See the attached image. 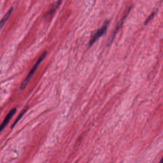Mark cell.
I'll return each instance as SVG.
<instances>
[{
	"label": "cell",
	"mask_w": 163,
	"mask_h": 163,
	"mask_svg": "<svg viewBox=\"0 0 163 163\" xmlns=\"http://www.w3.org/2000/svg\"><path fill=\"white\" fill-rule=\"evenodd\" d=\"M46 55H47V52H45L40 56V57L38 58V61L36 62V63L34 65L31 70L29 72V73L27 74L26 77L24 79L22 84H21V86H20V89L23 90V89H24V88L26 86L27 84L29 83V81H30V79L33 76L34 74V72L37 70L38 67L39 65L40 64L42 61L44 60L45 56H46Z\"/></svg>",
	"instance_id": "cell-1"
},
{
	"label": "cell",
	"mask_w": 163,
	"mask_h": 163,
	"mask_svg": "<svg viewBox=\"0 0 163 163\" xmlns=\"http://www.w3.org/2000/svg\"><path fill=\"white\" fill-rule=\"evenodd\" d=\"M108 25H109V23L106 22L102 28H100L98 31H97V32L94 34L93 36L92 37V39H90V41H89V47L91 46L99 38L102 36L106 33L107 28H108Z\"/></svg>",
	"instance_id": "cell-2"
},
{
	"label": "cell",
	"mask_w": 163,
	"mask_h": 163,
	"mask_svg": "<svg viewBox=\"0 0 163 163\" xmlns=\"http://www.w3.org/2000/svg\"><path fill=\"white\" fill-rule=\"evenodd\" d=\"M16 111V108L12 109L9 112L8 114L6 116L3 122H2L1 125H0V133L3 130V129L7 126L8 124L9 123L10 121L11 118L13 117L14 115H15Z\"/></svg>",
	"instance_id": "cell-3"
},
{
	"label": "cell",
	"mask_w": 163,
	"mask_h": 163,
	"mask_svg": "<svg viewBox=\"0 0 163 163\" xmlns=\"http://www.w3.org/2000/svg\"><path fill=\"white\" fill-rule=\"evenodd\" d=\"M13 9H13V7L11 8L7 12V14H5V15L2 19V20L0 21V30H1L2 28L3 27L4 24H5V23L7 22V21L8 20V19L9 18L11 13L13 12Z\"/></svg>",
	"instance_id": "cell-4"
},
{
	"label": "cell",
	"mask_w": 163,
	"mask_h": 163,
	"mask_svg": "<svg viewBox=\"0 0 163 163\" xmlns=\"http://www.w3.org/2000/svg\"><path fill=\"white\" fill-rule=\"evenodd\" d=\"M26 110H25L23 111L22 112H21V114H20V115H19V116L16 119V121H15V122H14V124H13V126H11V128H13V127H14V126H16V124L17 123V122H18V121H19V120H20V119L22 117H23V115H24V114L25 113V112H26Z\"/></svg>",
	"instance_id": "cell-5"
},
{
	"label": "cell",
	"mask_w": 163,
	"mask_h": 163,
	"mask_svg": "<svg viewBox=\"0 0 163 163\" xmlns=\"http://www.w3.org/2000/svg\"><path fill=\"white\" fill-rule=\"evenodd\" d=\"M156 11H154V12H153V13L149 16V17L147 19V20H146V22H145V24H147V23H148V22H149V21H150L153 17H154V16L156 15Z\"/></svg>",
	"instance_id": "cell-6"
},
{
	"label": "cell",
	"mask_w": 163,
	"mask_h": 163,
	"mask_svg": "<svg viewBox=\"0 0 163 163\" xmlns=\"http://www.w3.org/2000/svg\"><path fill=\"white\" fill-rule=\"evenodd\" d=\"M62 1V0H59V1H58V2H57V6H56L54 8V9H52V10H51V11H49V15H50V14H53V12H54V11L56 10V9L57 8V7H58V6H59V4H60V3H61V2Z\"/></svg>",
	"instance_id": "cell-7"
},
{
	"label": "cell",
	"mask_w": 163,
	"mask_h": 163,
	"mask_svg": "<svg viewBox=\"0 0 163 163\" xmlns=\"http://www.w3.org/2000/svg\"><path fill=\"white\" fill-rule=\"evenodd\" d=\"M159 163H163V158L161 159V160H160V162Z\"/></svg>",
	"instance_id": "cell-8"
}]
</instances>
